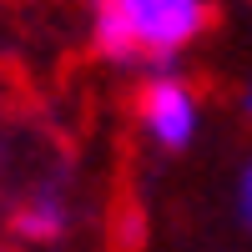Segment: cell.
Returning a JSON list of instances; mask_svg holds the SVG:
<instances>
[{"instance_id": "1", "label": "cell", "mask_w": 252, "mask_h": 252, "mask_svg": "<svg viewBox=\"0 0 252 252\" xmlns=\"http://www.w3.org/2000/svg\"><path fill=\"white\" fill-rule=\"evenodd\" d=\"M212 26V0H96L91 46L111 66H172Z\"/></svg>"}, {"instance_id": "2", "label": "cell", "mask_w": 252, "mask_h": 252, "mask_svg": "<svg viewBox=\"0 0 252 252\" xmlns=\"http://www.w3.org/2000/svg\"><path fill=\"white\" fill-rule=\"evenodd\" d=\"M136 126H141L146 146H157V152H166V157L187 152L202 136V91L172 66L152 71L136 96Z\"/></svg>"}, {"instance_id": "3", "label": "cell", "mask_w": 252, "mask_h": 252, "mask_svg": "<svg viewBox=\"0 0 252 252\" xmlns=\"http://www.w3.org/2000/svg\"><path fill=\"white\" fill-rule=\"evenodd\" d=\"M66 227H71V197L61 187H40L15 207V232L31 242H56L66 237Z\"/></svg>"}, {"instance_id": "4", "label": "cell", "mask_w": 252, "mask_h": 252, "mask_svg": "<svg viewBox=\"0 0 252 252\" xmlns=\"http://www.w3.org/2000/svg\"><path fill=\"white\" fill-rule=\"evenodd\" d=\"M237 212H242V227L252 232V157H247L242 177H237Z\"/></svg>"}, {"instance_id": "5", "label": "cell", "mask_w": 252, "mask_h": 252, "mask_svg": "<svg viewBox=\"0 0 252 252\" xmlns=\"http://www.w3.org/2000/svg\"><path fill=\"white\" fill-rule=\"evenodd\" d=\"M237 111H242V121H252V76L242 81V91H237Z\"/></svg>"}]
</instances>
